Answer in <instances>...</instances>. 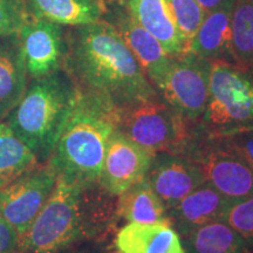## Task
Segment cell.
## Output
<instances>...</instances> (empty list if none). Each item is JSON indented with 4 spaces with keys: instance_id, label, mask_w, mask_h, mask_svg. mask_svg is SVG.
Returning <instances> with one entry per match:
<instances>
[{
    "instance_id": "obj_29",
    "label": "cell",
    "mask_w": 253,
    "mask_h": 253,
    "mask_svg": "<svg viewBox=\"0 0 253 253\" xmlns=\"http://www.w3.org/2000/svg\"><path fill=\"white\" fill-rule=\"evenodd\" d=\"M196 1L201 5V7L205 11V13H209V12L213 11V9L226 4V2L231 1V0H196Z\"/></svg>"
},
{
    "instance_id": "obj_1",
    "label": "cell",
    "mask_w": 253,
    "mask_h": 253,
    "mask_svg": "<svg viewBox=\"0 0 253 253\" xmlns=\"http://www.w3.org/2000/svg\"><path fill=\"white\" fill-rule=\"evenodd\" d=\"M63 69L79 90L119 109L160 99L121 36L104 20L67 27Z\"/></svg>"
},
{
    "instance_id": "obj_19",
    "label": "cell",
    "mask_w": 253,
    "mask_h": 253,
    "mask_svg": "<svg viewBox=\"0 0 253 253\" xmlns=\"http://www.w3.org/2000/svg\"><path fill=\"white\" fill-rule=\"evenodd\" d=\"M31 19L52 21L62 26H81L102 20L104 0H24Z\"/></svg>"
},
{
    "instance_id": "obj_20",
    "label": "cell",
    "mask_w": 253,
    "mask_h": 253,
    "mask_svg": "<svg viewBox=\"0 0 253 253\" xmlns=\"http://www.w3.org/2000/svg\"><path fill=\"white\" fill-rule=\"evenodd\" d=\"M183 238L185 253H248L244 238L221 219L196 227Z\"/></svg>"
},
{
    "instance_id": "obj_15",
    "label": "cell",
    "mask_w": 253,
    "mask_h": 253,
    "mask_svg": "<svg viewBox=\"0 0 253 253\" xmlns=\"http://www.w3.org/2000/svg\"><path fill=\"white\" fill-rule=\"evenodd\" d=\"M230 204L232 202L204 182L186 195L178 204L169 209L167 214L171 225L184 236L196 227L220 219Z\"/></svg>"
},
{
    "instance_id": "obj_2",
    "label": "cell",
    "mask_w": 253,
    "mask_h": 253,
    "mask_svg": "<svg viewBox=\"0 0 253 253\" xmlns=\"http://www.w3.org/2000/svg\"><path fill=\"white\" fill-rule=\"evenodd\" d=\"M119 114L120 109L108 101L79 90L74 109L48 160L59 178L81 185L99 184Z\"/></svg>"
},
{
    "instance_id": "obj_11",
    "label": "cell",
    "mask_w": 253,
    "mask_h": 253,
    "mask_svg": "<svg viewBox=\"0 0 253 253\" xmlns=\"http://www.w3.org/2000/svg\"><path fill=\"white\" fill-rule=\"evenodd\" d=\"M102 20L112 25L121 36L151 84L155 86L166 72L171 56L168 55L156 38L137 23L122 0L106 2Z\"/></svg>"
},
{
    "instance_id": "obj_16",
    "label": "cell",
    "mask_w": 253,
    "mask_h": 253,
    "mask_svg": "<svg viewBox=\"0 0 253 253\" xmlns=\"http://www.w3.org/2000/svg\"><path fill=\"white\" fill-rule=\"evenodd\" d=\"M132 17L162 45L168 55L185 53L188 43L177 26L168 0H122Z\"/></svg>"
},
{
    "instance_id": "obj_18",
    "label": "cell",
    "mask_w": 253,
    "mask_h": 253,
    "mask_svg": "<svg viewBox=\"0 0 253 253\" xmlns=\"http://www.w3.org/2000/svg\"><path fill=\"white\" fill-rule=\"evenodd\" d=\"M28 84L23 47L18 34L0 37V120L20 101Z\"/></svg>"
},
{
    "instance_id": "obj_14",
    "label": "cell",
    "mask_w": 253,
    "mask_h": 253,
    "mask_svg": "<svg viewBox=\"0 0 253 253\" xmlns=\"http://www.w3.org/2000/svg\"><path fill=\"white\" fill-rule=\"evenodd\" d=\"M236 0L209 12L190 40L185 52L209 62L235 63L231 50V20Z\"/></svg>"
},
{
    "instance_id": "obj_22",
    "label": "cell",
    "mask_w": 253,
    "mask_h": 253,
    "mask_svg": "<svg viewBox=\"0 0 253 253\" xmlns=\"http://www.w3.org/2000/svg\"><path fill=\"white\" fill-rule=\"evenodd\" d=\"M39 164L30 148L4 120H0V186H4Z\"/></svg>"
},
{
    "instance_id": "obj_24",
    "label": "cell",
    "mask_w": 253,
    "mask_h": 253,
    "mask_svg": "<svg viewBox=\"0 0 253 253\" xmlns=\"http://www.w3.org/2000/svg\"><path fill=\"white\" fill-rule=\"evenodd\" d=\"M168 2L177 26L189 45L207 13L196 0H168Z\"/></svg>"
},
{
    "instance_id": "obj_28",
    "label": "cell",
    "mask_w": 253,
    "mask_h": 253,
    "mask_svg": "<svg viewBox=\"0 0 253 253\" xmlns=\"http://www.w3.org/2000/svg\"><path fill=\"white\" fill-rule=\"evenodd\" d=\"M0 253H20V238L0 213Z\"/></svg>"
},
{
    "instance_id": "obj_3",
    "label": "cell",
    "mask_w": 253,
    "mask_h": 253,
    "mask_svg": "<svg viewBox=\"0 0 253 253\" xmlns=\"http://www.w3.org/2000/svg\"><path fill=\"white\" fill-rule=\"evenodd\" d=\"M100 184L59 178L49 198L20 240V253H56L95 235L103 221Z\"/></svg>"
},
{
    "instance_id": "obj_10",
    "label": "cell",
    "mask_w": 253,
    "mask_h": 253,
    "mask_svg": "<svg viewBox=\"0 0 253 253\" xmlns=\"http://www.w3.org/2000/svg\"><path fill=\"white\" fill-rule=\"evenodd\" d=\"M67 26L30 19L18 33L28 80L46 77L63 68Z\"/></svg>"
},
{
    "instance_id": "obj_25",
    "label": "cell",
    "mask_w": 253,
    "mask_h": 253,
    "mask_svg": "<svg viewBox=\"0 0 253 253\" xmlns=\"http://www.w3.org/2000/svg\"><path fill=\"white\" fill-rule=\"evenodd\" d=\"M246 243L253 242V196L233 202L220 218Z\"/></svg>"
},
{
    "instance_id": "obj_9",
    "label": "cell",
    "mask_w": 253,
    "mask_h": 253,
    "mask_svg": "<svg viewBox=\"0 0 253 253\" xmlns=\"http://www.w3.org/2000/svg\"><path fill=\"white\" fill-rule=\"evenodd\" d=\"M209 140L211 143L196 147L188 156L199 167L205 182L232 203L253 196V170L217 138Z\"/></svg>"
},
{
    "instance_id": "obj_12",
    "label": "cell",
    "mask_w": 253,
    "mask_h": 253,
    "mask_svg": "<svg viewBox=\"0 0 253 253\" xmlns=\"http://www.w3.org/2000/svg\"><path fill=\"white\" fill-rule=\"evenodd\" d=\"M153 156L116 129L107 144L99 184L109 195H121L145 178Z\"/></svg>"
},
{
    "instance_id": "obj_23",
    "label": "cell",
    "mask_w": 253,
    "mask_h": 253,
    "mask_svg": "<svg viewBox=\"0 0 253 253\" xmlns=\"http://www.w3.org/2000/svg\"><path fill=\"white\" fill-rule=\"evenodd\" d=\"M231 50L236 65L253 71V0H236L231 20Z\"/></svg>"
},
{
    "instance_id": "obj_17",
    "label": "cell",
    "mask_w": 253,
    "mask_h": 253,
    "mask_svg": "<svg viewBox=\"0 0 253 253\" xmlns=\"http://www.w3.org/2000/svg\"><path fill=\"white\" fill-rule=\"evenodd\" d=\"M115 245L119 253H185L169 221L126 224L116 235Z\"/></svg>"
},
{
    "instance_id": "obj_6",
    "label": "cell",
    "mask_w": 253,
    "mask_h": 253,
    "mask_svg": "<svg viewBox=\"0 0 253 253\" xmlns=\"http://www.w3.org/2000/svg\"><path fill=\"white\" fill-rule=\"evenodd\" d=\"M185 120L161 99L120 109L118 130L151 154L171 151L188 137Z\"/></svg>"
},
{
    "instance_id": "obj_4",
    "label": "cell",
    "mask_w": 253,
    "mask_h": 253,
    "mask_svg": "<svg viewBox=\"0 0 253 253\" xmlns=\"http://www.w3.org/2000/svg\"><path fill=\"white\" fill-rule=\"evenodd\" d=\"M79 89L65 69L30 79L26 90L4 121L36 155L47 163L74 109Z\"/></svg>"
},
{
    "instance_id": "obj_8",
    "label": "cell",
    "mask_w": 253,
    "mask_h": 253,
    "mask_svg": "<svg viewBox=\"0 0 253 253\" xmlns=\"http://www.w3.org/2000/svg\"><path fill=\"white\" fill-rule=\"evenodd\" d=\"M58 182L50 164L39 163L8 184L0 186V213L20 240L49 198Z\"/></svg>"
},
{
    "instance_id": "obj_5",
    "label": "cell",
    "mask_w": 253,
    "mask_h": 253,
    "mask_svg": "<svg viewBox=\"0 0 253 253\" xmlns=\"http://www.w3.org/2000/svg\"><path fill=\"white\" fill-rule=\"evenodd\" d=\"M201 120L209 137L253 129V71L211 62L209 99Z\"/></svg>"
},
{
    "instance_id": "obj_7",
    "label": "cell",
    "mask_w": 253,
    "mask_h": 253,
    "mask_svg": "<svg viewBox=\"0 0 253 253\" xmlns=\"http://www.w3.org/2000/svg\"><path fill=\"white\" fill-rule=\"evenodd\" d=\"M210 73L211 62L185 52L170 58L166 72L154 87L161 99L186 122H195L207 108Z\"/></svg>"
},
{
    "instance_id": "obj_26",
    "label": "cell",
    "mask_w": 253,
    "mask_h": 253,
    "mask_svg": "<svg viewBox=\"0 0 253 253\" xmlns=\"http://www.w3.org/2000/svg\"><path fill=\"white\" fill-rule=\"evenodd\" d=\"M30 19L24 0H0V37L18 34Z\"/></svg>"
},
{
    "instance_id": "obj_30",
    "label": "cell",
    "mask_w": 253,
    "mask_h": 253,
    "mask_svg": "<svg viewBox=\"0 0 253 253\" xmlns=\"http://www.w3.org/2000/svg\"><path fill=\"white\" fill-rule=\"evenodd\" d=\"M104 1H106V2H108V1H113V0H104Z\"/></svg>"
},
{
    "instance_id": "obj_27",
    "label": "cell",
    "mask_w": 253,
    "mask_h": 253,
    "mask_svg": "<svg viewBox=\"0 0 253 253\" xmlns=\"http://www.w3.org/2000/svg\"><path fill=\"white\" fill-rule=\"evenodd\" d=\"M213 138L236 153L253 170V129Z\"/></svg>"
},
{
    "instance_id": "obj_13",
    "label": "cell",
    "mask_w": 253,
    "mask_h": 253,
    "mask_svg": "<svg viewBox=\"0 0 253 253\" xmlns=\"http://www.w3.org/2000/svg\"><path fill=\"white\" fill-rule=\"evenodd\" d=\"M145 179L167 211L205 182L204 175L191 158L169 151L154 154Z\"/></svg>"
},
{
    "instance_id": "obj_21",
    "label": "cell",
    "mask_w": 253,
    "mask_h": 253,
    "mask_svg": "<svg viewBox=\"0 0 253 253\" xmlns=\"http://www.w3.org/2000/svg\"><path fill=\"white\" fill-rule=\"evenodd\" d=\"M116 210L129 223H170L166 207L145 178L119 195Z\"/></svg>"
}]
</instances>
